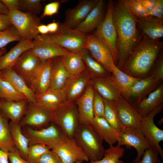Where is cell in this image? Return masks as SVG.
<instances>
[{
    "label": "cell",
    "instance_id": "cell-1",
    "mask_svg": "<svg viewBox=\"0 0 163 163\" xmlns=\"http://www.w3.org/2000/svg\"><path fill=\"white\" fill-rule=\"evenodd\" d=\"M113 18L117 36L118 60L116 66L120 69L143 34L138 28L136 18L121 0L114 3Z\"/></svg>",
    "mask_w": 163,
    "mask_h": 163
},
{
    "label": "cell",
    "instance_id": "cell-2",
    "mask_svg": "<svg viewBox=\"0 0 163 163\" xmlns=\"http://www.w3.org/2000/svg\"><path fill=\"white\" fill-rule=\"evenodd\" d=\"M163 42L143 34L120 70L133 77L142 79L149 75L162 51Z\"/></svg>",
    "mask_w": 163,
    "mask_h": 163
},
{
    "label": "cell",
    "instance_id": "cell-3",
    "mask_svg": "<svg viewBox=\"0 0 163 163\" xmlns=\"http://www.w3.org/2000/svg\"><path fill=\"white\" fill-rule=\"evenodd\" d=\"M73 138L91 161L102 158L105 150L103 140L90 124H79Z\"/></svg>",
    "mask_w": 163,
    "mask_h": 163
},
{
    "label": "cell",
    "instance_id": "cell-4",
    "mask_svg": "<svg viewBox=\"0 0 163 163\" xmlns=\"http://www.w3.org/2000/svg\"><path fill=\"white\" fill-rule=\"evenodd\" d=\"M8 15L21 40L33 41L39 35L37 28L41 19L37 15L15 10L9 11Z\"/></svg>",
    "mask_w": 163,
    "mask_h": 163
},
{
    "label": "cell",
    "instance_id": "cell-5",
    "mask_svg": "<svg viewBox=\"0 0 163 163\" xmlns=\"http://www.w3.org/2000/svg\"><path fill=\"white\" fill-rule=\"evenodd\" d=\"M114 7L113 1L109 0L104 19L92 34L109 48L112 53L114 63L117 66L118 60V52L117 32L113 18Z\"/></svg>",
    "mask_w": 163,
    "mask_h": 163
},
{
    "label": "cell",
    "instance_id": "cell-6",
    "mask_svg": "<svg viewBox=\"0 0 163 163\" xmlns=\"http://www.w3.org/2000/svg\"><path fill=\"white\" fill-rule=\"evenodd\" d=\"M52 122L57 126L67 136L73 138L79 125L75 102L67 101L54 110Z\"/></svg>",
    "mask_w": 163,
    "mask_h": 163
},
{
    "label": "cell",
    "instance_id": "cell-7",
    "mask_svg": "<svg viewBox=\"0 0 163 163\" xmlns=\"http://www.w3.org/2000/svg\"><path fill=\"white\" fill-rule=\"evenodd\" d=\"M52 40L60 46L70 52L79 53L85 48L88 35L75 29L59 24L57 31L48 34Z\"/></svg>",
    "mask_w": 163,
    "mask_h": 163
},
{
    "label": "cell",
    "instance_id": "cell-8",
    "mask_svg": "<svg viewBox=\"0 0 163 163\" xmlns=\"http://www.w3.org/2000/svg\"><path fill=\"white\" fill-rule=\"evenodd\" d=\"M23 133L29 139V145L43 144L49 147L51 149L67 136L53 123L46 128L39 130L28 127Z\"/></svg>",
    "mask_w": 163,
    "mask_h": 163
},
{
    "label": "cell",
    "instance_id": "cell-9",
    "mask_svg": "<svg viewBox=\"0 0 163 163\" xmlns=\"http://www.w3.org/2000/svg\"><path fill=\"white\" fill-rule=\"evenodd\" d=\"M32 42L33 47L29 50L41 61L53 59L73 53L59 46L52 40L48 34H39Z\"/></svg>",
    "mask_w": 163,
    "mask_h": 163
},
{
    "label": "cell",
    "instance_id": "cell-10",
    "mask_svg": "<svg viewBox=\"0 0 163 163\" xmlns=\"http://www.w3.org/2000/svg\"><path fill=\"white\" fill-rule=\"evenodd\" d=\"M118 136L117 145H124L128 149L133 147L136 150L137 155L133 162L140 160L145 150L153 147L142 134L139 127H125L119 133Z\"/></svg>",
    "mask_w": 163,
    "mask_h": 163
},
{
    "label": "cell",
    "instance_id": "cell-11",
    "mask_svg": "<svg viewBox=\"0 0 163 163\" xmlns=\"http://www.w3.org/2000/svg\"><path fill=\"white\" fill-rule=\"evenodd\" d=\"M163 108V103L160 104L145 117H143L139 128L146 139L158 152L161 159H163V150L159 145L163 140V130L155 123L154 119Z\"/></svg>",
    "mask_w": 163,
    "mask_h": 163
},
{
    "label": "cell",
    "instance_id": "cell-12",
    "mask_svg": "<svg viewBox=\"0 0 163 163\" xmlns=\"http://www.w3.org/2000/svg\"><path fill=\"white\" fill-rule=\"evenodd\" d=\"M53 111L37 102L28 103L19 123L21 126L41 127L52 122Z\"/></svg>",
    "mask_w": 163,
    "mask_h": 163
},
{
    "label": "cell",
    "instance_id": "cell-13",
    "mask_svg": "<svg viewBox=\"0 0 163 163\" xmlns=\"http://www.w3.org/2000/svg\"><path fill=\"white\" fill-rule=\"evenodd\" d=\"M51 150L57 155L63 163H75L77 161L87 162L89 160L73 138L66 136Z\"/></svg>",
    "mask_w": 163,
    "mask_h": 163
},
{
    "label": "cell",
    "instance_id": "cell-14",
    "mask_svg": "<svg viewBox=\"0 0 163 163\" xmlns=\"http://www.w3.org/2000/svg\"><path fill=\"white\" fill-rule=\"evenodd\" d=\"M85 48L110 74L112 73L116 66L110 49L103 42L93 34H88Z\"/></svg>",
    "mask_w": 163,
    "mask_h": 163
},
{
    "label": "cell",
    "instance_id": "cell-15",
    "mask_svg": "<svg viewBox=\"0 0 163 163\" xmlns=\"http://www.w3.org/2000/svg\"><path fill=\"white\" fill-rule=\"evenodd\" d=\"M119 119L126 128L139 127L143 118L136 105L121 95L114 102Z\"/></svg>",
    "mask_w": 163,
    "mask_h": 163
},
{
    "label": "cell",
    "instance_id": "cell-16",
    "mask_svg": "<svg viewBox=\"0 0 163 163\" xmlns=\"http://www.w3.org/2000/svg\"><path fill=\"white\" fill-rule=\"evenodd\" d=\"M41 61L28 50L20 56L11 68L24 80L30 88L31 80Z\"/></svg>",
    "mask_w": 163,
    "mask_h": 163
},
{
    "label": "cell",
    "instance_id": "cell-17",
    "mask_svg": "<svg viewBox=\"0 0 163 163\" xmlns=\"http://www.w3.org/2000/svg\"><path fill=\"white\" fill-rule=\"evenodd\" d=\"M91 78L86 69L79 75L70 76L61 90L66 101H75L84 93Z\"/></svg>",
    "mask_w": 163,
    "mask_h": 163
},
{
    "label": "cell",
    "instance_id": "cell-18",
    "mask_svg": "<svg viewBox=\"0 0 163 163\" xmlns=\"http://www.w3.org/2000/svg\"><path fill=\"white\" fill-rule=\"evenodd\" d=\"M98 0H79L75 7L66 11L62 24L66 27L75 29L96 6Z\"/></svg>",
    "mask_w": 163,
    "mask_h": 163
},
{
    "label": "cell",
    "instance_id": "cell-19",
    "mask_svg": "<svg viewBox=\"0 0 163 163\" xmlns=\"http://www.w3.org/2000/svg\"><path fill=\"white\" fill-rule=\"evenodd\" d=\"M94 89L91 81L82 94L75 101L80 125L90 124L94 117L93 102Z\"/></svg>",
    "mask_w": 163,
    "mask_h": 163
},
{
    "label": "cell",
    "instance_id": "cell-20",
    "mask_svg": "<svg viewBox=\"0 0 163 163\" xmlns=\"http://www.w3.org/2000/svg\"><path fill=\"white\" fill-rule=\"evenodd\" d=\"M53 59L41 61L30 82V88L36 95L44 92L50 85Z\"/></svg>",
    "mask_w": 163,
    "mask_h": 163
},
{
    "label": "cell",
    "instance_id": "cell-21",
    "mask_svg": "<svg viewBox=\"0 0 163 163\" xmlns=\"http://www.w3.org/2000/svg\"><path fill=\"white\" fill-rule=\"evenodd\" d=\"M161 82L149 75L137 82L123 97L127 100L130 97L136 98V104L146 95L156 89L161 83Z\"/></svg>",
    "mask_w": 163,
    "mask_h": 163
},
{
    "label": "cell",
    "instance_id": "cell-22",
    "mask_svg": "<svg viewBox=\"0 0 163 163\" xmlns=\"http://www.w3.org/2000/svg\"><path fill=\"white\" fill-rule=\"evenodd\" d=\"M91 81L94 89L106 100L114 102L122 95L111 75L107 77H93Z\"/></svg>",
    "mask_w": 163,
    "mask_h": 163
},
{
    "label": "cell",
    "instance_id": "cell-23",
    "mask_svg": "<svg viewBox=\"0 0 163 163\" xmlns=\"http://www.w3.org/2000/svg\"><path fill=\"white\" fill-rule=\"evenodd\" d=\"M0 76L9 82L17 91L23 94L29 103L36 102V94L24 80L12 68L0 71Z\"/></svg>",
    "mask_w": 163,
    "mask_h": 163
},
{
    "label": "cell",
    "instance_id": "cell-24",
    "mask_svg": "<svg viewBox=\"0 0 163 163\" xmlns=\"http://www.w3.org/2000/svg\"><path fill=\"white\" fill-rule=\"evenodd\" d=\"M136 18L138 27L143 34L154 40H159L163 37V20L151 16Z\"/></svg>",
    "mask_w": 163,
    "mask_h": 163
},
{
    "label": "cell",
    "instance_id": "cell-25",
    "mask_svg": "<svg viewBox=\"0 0 163 163\" xmlns=\"http://www.w3.org/2000/svg\"><path fill=\"white\" fill-rule=\"evenodd\" d=\"M105 7V1L99 0L96 6L75 29L86 34L95 30L104 19Z\"/></svg>",
    "mask_w": 163,
    "mask_h": 163
},
{
    "label": "cell",
    "instance_id": "cell-26",
    "mask_svg": "<svg viewBox=\"0 0 163 163\" xmlns=\"http://www.w3.org/2000/svg\"><path fill=\"white\" fill-rule=\"evenodd\" d=\"M90 124L99 137L110 146L118 142L119 133L104 117H94Z\"/></svg>",
    "mask_w": 163,
    "mask_h": 163
},
{
    "label": "cell",
    "instance_id": "cell-27",
    "mask_svg": "<svg viewBox=\"0 0 163 163\" xmlns=\"http://www.w3.org/2000/svg\"><path fill=\"white\" fill-rule=\"evenodd\" d=\"M28 103L27 100L20 101H4L1 106L0 112L11 121L19 123L25 113Z\"/></svg>",
    "mask_w": 163,
    "mask_h": 163
},
{
    "label": "cell",
    "instance_id": "cell-28",
    "mask_svg": "<svg viewBox=\"0 0 163 163\" xmlns=\"http://www.w3.org/2000/svg\"><path fill=\"white\" fill-rule=\"evenodd\" d=\"M32 41L21 40L7 53L0 57V71L11 68L20 56L25 51L32 48Z\"/></svg>",
    "mask_w": 163,
    "mask_h": 163
},
{
    "label": "cell",
    "instance_id": "cell-29",
    "mask_svg": "<svg viewBox=\"0 0 163 163\" xmlns=\"http://www.w3.org/2000/svg\"><path fill=\"white\" fill-rule=\"evenodd\" d=\"M163 102V84L161 83L155 90L150 93L136 105L143 117H145Z\"/></svg>",
    "mask_w": 163,
    "mask_h": 163
},
{
    "label": "cell",
    "instance_id": "cell-30",
    "mask_svg": "<svg viewBox=\"0 0 163 163\" xmlns=\"http://www.w3.org/2000/svg\"><path fill=\"white\" fill-rule=\"evenodd\" d=\"M70 77L63 65L60 57L53 58L49 88L61 90Z\"/></svg>",
    "mask_w": 163,
    "mask_h": 163
},
{
    "label": "cell",
    "instance_id": "cell-31",
    "mask_svg": "<svg viewBox=\"0 0 163 163\" xmlns=\"http://www.w3.org/2000/svg\"><path fill=\"white\" fill-rule=\"evenodd\" d=\"M37 102L53 111L66 101L61 90L49 88L43 93L36 94Z\"/></svg>",
    "mask_w": 163,
    "mask_h": 163
},
{
    "label": "cell",
    "instance_id": "cell-32",
    "mask_svg": "<svg viewBox=\"0 0 163 163\" xmlns=\"http://www.w3.org/2000/svg\"><path fill=\"white\" fill-rule=\"evenodd\" d=\"M11 135L16 148L19 151L21 156L27 160L29 147V139L24 135L19 123L12 121L9 123Z\"/></svg>",
    "mask_w": 163,
    "mask_h": 163
},
{
    "label": "cell",
    "instance_id": "cell-33",
    "mask_svg": "<svg viewBox=\"0 0 163 163\" xmlns=\"http://www.w3.org/2000/svg\"><path fill=\"white\" fill-rule=\"evenodd\" d=\"M78 53L81 56L86 69L90 73L92 78L107 77L111 75L102 65L92 57L87 49L85 48L83 49Z\"/></svg>",
    "mask_w": 163,
    "mask_h": 163
},
{
    "label": "cell",
    "instance_id": "cell-34",
    "mask_svg": "<svg viewBox=\"0 0 163 163\" xmlns=\"http://www.w3.org/2000/svg\"><path fill=\"white\" fill-rule=\"evenodd\" d=\"M60 58L64 67L70 76L79 75L86 69L79 53H73L61 56Z\"/></svg>",
    "mask_w": 163,
    "mask_h": 163
},
{
    "label": "cell",
    "instance_id": "cell-35",
    "mask_svg": "<svg viewBox=\"0 0 163 163\" xmlns=\"http://www.w3.org/2000/svg\"><path fill=\"white\" fill-rule=\"evenodd\" d=\"M9 120L0 112V149L8 153L17 149L10 133Z\"/></svg>",
    "mask_w": 163,
    "mask_h": 163
},
{
    "label": "cell",
    "instance_id": "cell-36",
    "mask_svg": "<svg viewBox=\"0 0 163 163\" xmlns=\"http://www.w3.org/2000/svg\"><path fill=\"white\" fill-rule=\"evenodd\" d=\"M112 74V77L123 96H124L130 88L141 79L130 76L122 71L116 66Z\"/></svg>",
    "mask_w": 163,
    "mask_h": 163
},
{
    "label": "cell",
    "instance_id": "cell-37",
    "mask_svg": "<svg viewBox=\"0 0 163 163\" xmlns=\"http://www.w3.org/2000/svg\"><path fill=\"white\" fill-rule=\"evenodd\" d=\"M103 99L105 106L104 118L108 123L119 133L125 127L122 124L119 119L114 102Z\"/></svg>",
    "mask_w": 163,
    "mask_h": 163
},
{
    "label": "cell",
    "instance_id": "cell-38",
    "mask_svg": "<svg viewBox=\"0 0 163 163\" xmlns=\"http://www.w3.org/2000/svg\"><path fill=\"white\" fill-rule=\"evenodd\" d=\"M0 99L6 101H20L27 100L8 82L0 76Z\"/></svg>",
    "mask_w": 163,
    "mask_h": 163
},
{
    "label": "cell",
    "instance_id": "cell-39",
    "mask_svg": "<svg viewBox=\"0 0 163 163\" xmlns=\"http://www.w3.org/2000/svg\"><path fill=\"white\" fill-rule=\"evenodd\" d=\"M125 149L121 146L112 145L105 149L101 159L91 161L89 163H124L120 158L123 156Z\"/></svg>",
    "mask_w": 163,
    "mask_h": 163
},
{
    "label": "cell",
    "instance_id": "cell-40",
    "mask_svg": "<svg viewBox=\"0 0 163 163\" xmlns=\"http://www.w3.org/2000/svg\"><path fill=\"white\" fill-rule=\"evenodd\" d=\"M149 16L163 20V0H137Z\"/></svg>",
    "mask_w": 163,
    "mask_h": 163
},
{
    "label": "cell",
    "instance_id": "cell-41",
    "mask_svg": "<svg viewBox=\"0 0 163 163\" xmlns=\"http://www.w3.org/2000/svg\"><path fill=\"white\" fill-rule=\"evenodd\" d=\"M51 149L49 147L41 144H35L29 147L27 161L29 163H39L41 156Z\"/></svg>",
    "mask_w": 163,
    "mask_h": 163
},
{
    "label": "cell",
    "instance_id": "cell-42",
    "mask_svg": "<svg viewBox=\"0 0 163 163\" xmlns=\"http://www.w3.org/2000/svg\"><path fill=\"white\" fill-rule=\"evenodd\" d=\"M121 1L135 18H141L149 16L145 9L137 0H121Z\"/></svg>",
    "mask_w": 163,
    "mask_h": 163
},
{
    "label": "cell",
    "instance_id": "cell-43",
    "mask_svg": "<svg viewBox=\"0 0 163 163\" xmlns=\"http://www.w3.org/2000/svg\"><path fill=\"white\" fill-rule=\"evenodd\" d=\"M40 0H19L20 11L35 14H39L42 10Z\"/></svg>",
    "mask_w": 163,
    "mask_h": 163
},
{
    "label": "cell",
    "instance_id": "cell-44",
    "mask_svg": "<svg viewBox=\"0 0 163 163\" xmlns=\"http://www.w3.org/2000/svg\"><path fill=\"white\" fill-rule=\"evenodd\" d=\"M21 40V37L13 26L7 30L0 32V49L4 48L11 42Z\"/></svg>",
    "mask_w": 163,
    "mask_h": 163
},
{
    "label": "cell",
    "instance_id": "cell-45",
    "mask_svg": "<svg viewBox=\"0 0 163 163\" xmlns=\"http://www.w3.org/2000/svg\"><path fill=\"white\" fill-rule=\"evenodd\" d=\"M104 103L103 98L94 89L93 102L94 117L104 118Z\"/></svg>",
    "mask_w": 163,
    "mask_h": 163
},
{
    "label": "cell",
    "instance_id": "cell-46",
    "mask_svg": "<svg viewBox=\"0 0 163 163\" xmlns=\"http://www.w3.org/2000/svg\"><path fill=\"white\" fill-rule=\"evenodd\" d=\"M159 155L157 150L152 147L145 150L142 159L133 163H157Z\"/></svg>",
    "mask_w": 163,
    "mask_h": 163
},
{
    "label": "cell",
    "instance_id": "cell-47",
    "mask_svg": "<svg viewBox=\"0 0 163 163\" xmlns=\"http://www.w3.org/2000/svg\"><path fill=\"white\" fill-rule=\"evenodd\" d=\"M162 81L163 79V54L162 51L154 64L149 74Z\"/></svg>",
    "mask_w": 163,
    "mask_h": 163
},
{
    "label": "cell",
    "instance_id": "cell-48",
    "mask_svg": "<svg viewBox=\"0 0 163 163\" xmlns=\"http://www.w3.org/2000/svg\"><path fill=\"white\" fill-rule=\"evenodd\" d=\"M39 163H63L57 155L50 150L40 157Z\"/></svg>",
    "mask_w": 163,
    "mask_h": 163
},
{
    "label": "cell",
    "instance_id": "cell-49",
    "mask_svg": "<svg viewBox=\"0 0 163 163\" xmlns=\"http://www.w3.org/2000/svg\"><path fill=\"white\" fill-rule=\"evenodd\" d=\"M60 5V3L58 1H55L47 4L44 7L41 18L46 16H51L57 14Z\"/></svg>",
    "mask_w": 163,
    "mask_h": 163
},
{
    "label": "cell",
    "instance_id": "cell-50",
    "mask_svg": "<svg viewBox=\"0 0 163 163\" xmlns=\"http://www.w3.org/2000/svg\"><path fill=\"white\" fill-rule=\"evenodd\" d=\"M8 158L10 163H29L21 156L17 149L12 152H8Z\"/></svg>",
    "mask_w": 163,
    "mask_h": 163
},
{
    "label": "cell",
    "instance_id": "cell-51",
    "mask_svg": "<svg viewBox=\"0 0 163 163\" xmlns=\"http://www.w3.org/2000/svg\"><path fill=\"white\" fill-rule=\"evenodd\" d=\"M12 26L8 15L0 14V32L7 30Z\"/></svg>",
    "mask_w": 163,
    "mask_h": 163
},
{
    "label": "cell",
    "instance_id": "cell-52",
    "mask_svg": "<svg viewBox=\"0 0 163 163\" xmlns=\"http://www.w3.org/2000/svg\"><path fill=\"white\" fill-rule=\"evenodd\" d=\"M8 9L9 11L20 10L19 0H0Z\"/></svg>",
    "mask_w": 163,
    "mask_h": 163
},
{
    "label": "cell",
    "instance_id": "cell-53",
    "mask_svg": "<svg viewBox=\"0 0 163 163\" xmlns=\"http://www.w3.org/2000/svg\"><path fill=\"white\" fill-rule=\"evenodd\" d=\"M59 24L57 22H53L48 24L47 25L49 33L53 34L56 33L58 30Z\"/></svg>",
    "mask_w": 163,
    "mask_h": 163
},
{
    "label": "cell",
    "instance_id": "cell-54",
    "mask_svg": "<svg viewBox=\"0 0 163 163\" xmlns=\"http://www.w3.org/2000/svg\"><path fill=\"white\" fill-rule=\"evenodd\" d=\"M8 153L0 149V163H9Z\"/></svg>",
    "mask_w": 163,
    "mask_h": 163
},
{
    "label": "cell",
    "instance_id": "cell-55",
    "mask_svg": "<svg viewBox=\"0 0 163 163\" xmlns=\"http://www.w3.org/2000/svg\"><path fill=\"white\" fill-rule=\"evenodd\" d=\"M37 30L39 34H47L49 33L47 25L41 24L38 27Z\"/></svg>",
    "mask_w": 163,
    "mask_h": 163
},
{
    "label": "cell",
    "instance_id": "cell-56",
    "mask_svg": "<svg viewBox=\"0 0 163 163\" xmlns=\"http://www.w3.org/2000/svg\"><path fill=\"white\" fill-rule=\"evenodd\" d=\"M9 12L6 6L0 1V14L8 15Z\"/></svg>",
    "mask_w": 163,
    "mask_h": 163
},
{
    "label": "cell",
    "instance_id": "cell-57",
    "mask_svg": "<svg viewBox=\"0 0 163 163\" xmlns=\"http://www.w3.org/2000/svg\"><path fill=\"white\" fill-rule=\"evenodd\" d=\"M6 51V49L5 47L0 49V57L5 53Z\"/></svg>",
    "mask_w": 163,
    "mask_h": 163
},
{
    "label": "cell",
    "instance_id": "cell-58",
    "mask_svg": "<svg viewBox=\"0 0 163 163\" xmlns=\"http://www.w3.org/2000/svg\"><path fill=\"white\" fill-rule=\"evenodd\" d=\"M4 101L5 100L0 99V107H1V104L2 103V102H3V101Z\"/></svg>",
    "mask_w": 163,
    "mask_h": 163
},
{
    "label": "cell",
    "instance_id": "cell-59",
    "mask_svg": "<svg viewBox=\"0 0 163 163\" xmlns=\"http://www.w3.org/2000/svg\"><path fill=\"white\" fill-rule=\"evenodd\" d=\"M157 163H163V162L162 161L161 162L159 158Z\"/></svg>",
    "mask_w": 163,
    "mask_h": 163
},
{
    "label": "cell",
    "instance_id": "cell-60",
    "mask_svg": "<svg viewBox=\"0 0 163 163\" xmlns=\"http://www.w3.org/2000/svg\"><path fill=\"white\" fill-rule=\"evenodd\" d=\"M82 162L80 161H77L75 163H82Z\"/></svg>",
    "mask_w": 163,
    "mask_h": 163
}]
</instances>
